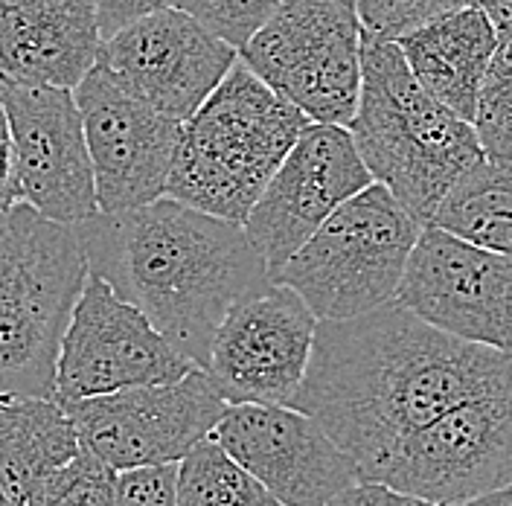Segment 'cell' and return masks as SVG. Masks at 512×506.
<instances>
[{"instance_id": "cell-1", "label": "cell", "mask_w": 512, "mask_h": 506, "mask_svg": "<svg viewBox=\"0 0 512 506\" xmlns=\"http://www.w3.org/2000/svg\"><path fill=\"white\" fill-rule=\"evenodd\" d=\"M512 355L437 329L399 300L318 320L294 408L358 463V475L457 402L495 387Z\"/></svg>"}, {"instance_id": "cell-2", "label": "cell", "mask_w": 512, "mask_h": 506, "mask_svg": "<svg viewBox=\"0 0 512 506\" xmlns=\"http://www.w3.org/2000/svg\"><path fill=\"white\" fill-rule=\"evenodd\" d=\"M88 265L134 303L192 364L204 367L227 309L271 280L245 224L169 195L79 222Z\"/></svg>"}, {"instance_id": "cell-3", "label": "cell", "mask_w": 512, "mask_h": 506, "mask_svg": "<svg viewBox=\"0 0 512 506\" xmlns=\"http://www.w3.org/2000/svg\"><path fill=\"white\" fill-rule=\"evenodd\" d=\"M347 128L373 181L422 227L434 224L448 192L483 160L472 123L416 82L396 41L364 38L361 94Z\"/></svg>"}, {"instance_id": "cell-4", "label": "cell", "mask_w": 512, "mask_h": 506, "mask_svg": "<svg viewBox=\"0 0 512 506\" xmlns=\"http://www.w3.org/2000/svg\"><path fill=\"white\" fill-rule=\"evenodd\" d=\"M309 117L271 91L242 59L181 123L166 195L245 224Z\"/></svg>"}, {"instance_id": "cell-5", "label": "cell", "mask_w": 512, "mask_h": 506, "mask_svg": "<svg viewBox=\"0 0 512 506\" xmlns=\"http://www.w3.org/2000/svg\"><path fill=\"white\" fill-rule=\"evenodd\" d=\"M79 224L0 207V396L56 399V361L88 277Z\"/></svg>"}, {"instance_id": "cell-6", "label": "cell", "mask_w": 512, "mask_h": 506, "mask_svg": "<svg viewBox=\"0 0 512 506\" xmlns=\"http://www.w3.org/2000/svg\"><path fill=\"white\" fill-rule=\"evenodd\" d=\"M422 224L384 184L347 198L271 277L294 288L318 320H344L396 300Z\"/></svg>"}, {"instance_id": "cell-7", "label": "cell", "mask_w": 512, "mask_h": 506, "mask_svg": "<svg viewBox=\"0 0 512 506\" xmlns=\"http://www.w3.org/2000/svg\"><path fill=\"white\" fill-rule=\"evenodd\" d=\"M361 24L344 0H280L239 59L309 123L350 126L361 94Z\"/></svg>"}, {"instance_id": "cell-8", "label": "cell", "mask_w": 512, "mask_h": 506, "mask_svg": "<svg viewBox=\"0 0 512 506\" xmlns=\"http://www.w3.org/2000/svg\"><path fill=\"white\" fill-rule=\"evenodd\" d=\"M361 480H379L434 506L512 483V370L396 443Z\"/></svg>"}, {"instance_id": "cell-9", "label": "cell", "mask_w": 512, "mask_h": 506, "mask_svg": "<svg viewBox=\"0 0 512 506\" xmlns=\"http://www.w3.org/2000/svg\"><path fill=\"white\" fill-rule=\"evenodd\" d=\"M62 405L82 451L117 475L181 463L192 445L210 437L227 408L201 367L169 384H140Z\"/></svg>"}, {"instance_id": "cell-10", "label": "cell", "mask_w": 512, "mask_h": 506, "mask_svg": "<svg viewBox=\"0 0 512 506\" xmlns=\"http://www.w3.org/2000/svg\"><path fill=\"white\" fill-rule=\"evenodd\" d=\"M198 364L114 285L88 271L56 361V402L184 379Z\"/></svg>"}, {"instance_id": "cell-11", "label": "cell", "mask_w": 512, "mask_h": 506, "mask_svg": "<svg viewBox=\"0 0 512 506\" xmlns=\"http://www.w3.org/2000/svg\"><path fill=\"white\" fill-rule=\"evenodd\" d=\"M318 317L306 300L268 280L222 317L201 367L227 405H291L312 358Z\"/></svg>"}, {"instance_id": "cell-12", "label": "cell", "mask_w": 512, "mask_h": 506, "mask_svg": "<svg viewBox=\"0 0 512 506\" xmlns=\"http://www.w3.org/2000/svg\"><path fill=\"white\" fill-rule=\"evenodd\" d=\"M396 300L437 329L512 355V259L425 224Z\"/></svg>"}, {"instance_id": "cell-13", "label": "cell", "mask_w": 512, "mask_h": 506, "mask_svg": "<svg viewBox=\"0 0 512 506\" xmlns=\"http://www.w3.org/2000/svg\"><path fill=\"white\" fill-rule=\"evenodd\" d=\"M373 184L350 128L309 123L256 198L245 233L274 277L347 198Z\"/></svg>"}, {"instance_id": "cell-14", "label": "cell", "mask_w": 512, "mask_h": 506, "mask_svg": "<svg viewBox=\"0 0 512 506\" xmlns=\"http://www.w3.org/2000/svg\"><path fill=\"white\" fill-rule=\"evenodd\" d=\"M99 213H126L166 195L181 123L128 94L102 67L76 85Z\"/></svg>"}, {"instance_id": "cell-15", "label": "cell", "mask_w": 512, "mask_h": 506, "mask_svg": "<svg viewBox=\"0 0 512 506\" xmlns=\"http://www.w3.org/2000/svg\"><path fill=\"white\" fill-rule=\"evenodd\" d=\"M239 50L201 27L178 6H166L111 38H102L99 62L128 94L184 123L219 88Z\"/></svg>"}, {"instance_id": "cell-16", "label": "cell", "mask_w": 512, "mask_h": 506, "mask_svg": "<svg viewBox=\"0 0 512 506\" xmlns=\"http://www.w3.org/2000/svg\"><path fill=\"white\" fill-rule=\"evenodd\" d=\"M210 437L283 506H326L358 463L294 405H227Z\"/></svg>"}, {"instance_id": "cell-17", "label": "cell", "mask_w": 512, "mask_h": 506, "mask_svg": "<svg viewBox=\"0 0 512 506\" xmlns=\"http://www.w3.org/2000/svg\"><path fill=\"white\" fill-rule=\"evenodd\" d=\"M0 105L12 126L21 201L64 224L96 216L94 166L73 91L0 76Z\"/></svg>"}, {"instance_id": "cell-18", "label": "cell", "mask_w": 512, "mask_h": 506, "mask_svg": "<svg viewBox=\"0 0 512 506\" xmlns=\"http://www.w3.org/2000/svg\"><path fill=\"white\" fill-rule=\"evenodd\" d=\"M94 0H0V76L76 91L99 62Z\"/></svg>"}, {"instance_id": "cell-19", "label": "cell", "mask_w": 512, "mask_h": 506, "mask_svg": "<svg viewBox=\"0 0 512 506\" xmlns=\"http://www.w3.org/2000/svg\"><path fill=\"white\" fill-rule=\"evenodd\" d=\"M396 44L416 82L448 111L472 123L480 82L498 44L489 15L469 3L416 27Z\"/></svg>"}, {"instance_id": "cell-20", "label": "cell", "mask_w": 512, "mask_h": 506, "mask_svg": "<svg viewBox=\"0 0 512 506\" xmlns=\"http://www.w3.org/2000/svg\"><path fill=\"white\" fill-rule=\"evenodd\" d=\"M82 445L62 402L0 396V483L24 504L30 489L79 457Z\"/></svg>"}, {"instance_id": "cell-21", "label": "cell", "mask_w": 512, "mask_h": 506, "mask_svg": "<svg viewBox=\"0 0 512 506\" xmlns=\"http://www.w3.org/2000/svg\"><path fill=\"white\" fill-rule=\"evenodd\" d=\"M434 224L512 259V163L480 160L448 192Z\"/></svg>"}, {"instance_id": "cell-22", "label": "cell", "mask_w": 512, "mask_h": 506, "mask_svg": "<svg viewBox=\"0 0 512 506\" xmlns=\"http://www.w3.org/2000/svg\"><path fill=\"white\" fill-rule=\"evenodd\" d=\"M175 506H283L213 437L192 445L175 472Z\"/></svg>"}, {"instance_id": "cell-23", "label": "cell", "mask_w": 512, "mask_h": 506, "mask_svg": "<svg viewBox=\"0 0 512 506\" xmlns=\"http://www.w3.org/2000/svg\"><path fill=\"white\" fill-rule=\"evenodd\" d=\"M472 128L483 158L512 163V27L498 30V44L480 82Z\"/></svg>"}, {"instance_id": "cell-24", "label": "cell", "mask_w": 512, "mask_h": 506, "mask_svg": "<svg viewBox=\"0 0 512 506\" xmlns=\"http://www.w3.org/2000/svg\"><path fill=\"white\" fill-rule=\"evenodd\" d=\"M21 506H117V472L79 451L73 463L38 480Z\"/></svg>"}, {"instance_id": "cell-25", "label": "cell", "mask_w": 512, "mask_h": 506, "mask_svg": "<svg viewBox=\"0 0 512 506\" xmlns=\"http://www.w3.org/2000/svg\"><path fill=\"white\" fill-rule=\"evenodd\" d=\"M355 12L361 35L373 41H399L416 27L469 6V0H344Z\"/></svg>"}, {"instance_id": "cell-26", "label": "cell", "mask_w": 512, "mask_h": 506, "mask_svg": "<svg viewBox=\"0 0 512 506\" xmlns=\"http://www.w3.org/2000/svg\"><path fill=\"white\" fill-rule=\"evenodd\" d=\"M175 6L230 47L242 50L254 38V32L274 15L280 0H175Z\"/></svg>"}, {"instance_id": "cell-27", "label": "cell", "mask_w": 512, "mask_h": 506, "mask_svg": "<svg viewBox=\"0 0 512 506\" xmlns=\"http://www.w3.org/2000/svg\"><path fill=\"white\" fill-rule=\"evenodd\" d=\"M178 463L128 469L117 475V506H175Z\"/></svg>"}, {"instance_id": "cell-28", "label": "cell", "mask_w": 512, "mask_h": 506, "mask_svg": "<svg viewBox=\"0 0 512 506\" xmlns=\"http://www.w3.org/2000/svg\"><path fill=\"white\" fill-rule=\"evenodd\" d=\"M326 506H434L416 495L399 492L379 480H355L344 492H338Z\"/></svg>"}, {"instance_id": "cell-29", "label": "cell", "mask_w": 512, "mask_h": 506, "mask_svg": "<svg viewBox=\"0 0 512 506\" xmlns=\"http://www.w3.org/2000/svg\"><path fill=\"white\" fill-rule=\"evenodd\" d=\"M166 6H175V0H94L102 38H111L114 32H120L128 24H134L152 12H160Z\"/></svg>"}, {"instance_id": "cell-30", "label": "cell", "mask_w": 512, "mask_h": 506, "mask_svg": "<svg viewBox=\"0 0 512 506\" xmlns=\"http://www.w3.org/2000/svg\"><path fill=\"white\" fill-rule=\"evenodd\" d=\"M21 201L18 195V163H15V140L6 108L0 105V207Z\"/></svg>"}, {"instance_id": "cell-31", "label": "cell", "mask_w": 512, "mask_h": 506, "mask_svg": "<svg viewBox=\"0 0 512 506\" xmlns=\"http://www.w3.org/2000/svg\"><path fill=\"white\" fill-rule=\"evenodd\" d=\"M478 9L489 15V21L495 24V30H507L512 27V0H469Z\"/></svg>"}, {"instance_id": "cell-32", "label": "cell", "mask_w": 512, "mask_h": 506, "mask_svg": "<svg viewBox=\"0 0 512 506\" xmlns=\"http://www.w3.org/2000/svg\"><path fill=\"white\" fill-rule=\"evenodd\" d=\"M443 506H512V483L504 489H495V492H486L478 498H466V501H451Z\"/></svg>"}, {"instance_id": "cell-33", "label": "cell", "mask_w": 512, "mask_h": 506, "mask_svg": "<svg viewBox=\"0 0 512 506\" xmlns=\"http://www.w3.org/2000/svg\"><path fill=\"white\" fill-rule=\"evenodd\" d=\"M0 506H18L15 504V498L3 489V483H0Z\"/></svg>"}]
</instances>
